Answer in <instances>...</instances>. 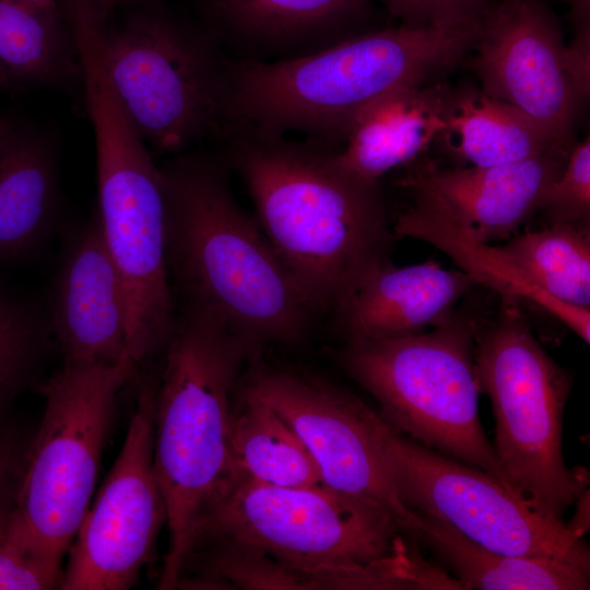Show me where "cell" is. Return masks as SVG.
Here are the masks:
<instances>
[{
	"instance_id": "obj_1",
	"label": "cell",
	"mask_w": 590,
	"mask_h": 590,
	"mask_svg": "<svg viewBox=\"0 0 590 590\" xmlns=\"http://www.w3.org/2000/svg\"><path fill=\"white\" fill-rule=\"evenodd\" d=\"M229 156L270 245L316 312L333 310L392 241L378 186L338 170L326 148L238 125Z\"/></svg>"
},
{
	"instance_id": "obj_2",
	"label": "cell",
	"mask_w": 590,
	"mask_h": 590,
	"mask_svg": "<svg viewBox=\"0 0 590 590\" xmlns=\"http://www.w3.org/2000/svg\"><path fill=\"white\" fill-rule=\"evenodd\" d=\"M161 169L166 264L184 306L219 318L251 362L270 345L303 340L316 311L234 198L223 166L190 155Z\"/></svg>"
},
{
	"instance_id": "obj_3",
	"label": "cell",
	"mask_w": 590,
	"mask_h": 590,
	"mask_svg": "<svg viewBox=\"0 0 590 590\" xmlns=\"http://www.w3.org/2000/svg\"><path fill=\"white\" fill-rule=\"evenodd\" d=\"M154 403V463L168 546L157 589H177L202 523L232 483L234 391L251 355L212 314L182 306L163 350Z\"/></svg>"
},
{
	"instance_id": "obj_4",
	"label": "cell",
	"mask_w": 590,
	"mask_h": 590,
	"mask_svg": "<svg viewBox=\"0 0 590 590\" xmlns=\"http://www.w3.org/2000/svg\"><path fill=\"white\" fill-rule=\"evenodd\" d=\"M479 24L480 17L452 26L401 25L275 62L233 63L232 120L272 133L343 140L379 98L457 66L473 47Z\"/></svg>"
},
{
	"instance_id": "obj_5",
	"label": "cell",
	"mask_w": 590,
	"mask_h": 590,
	"mask_svg": "<svg viewBox=\"0 0 590 590\" xmlns=\"http://www.w3.org/2000/svg\"><path fill=\"white\" fill-rule=\"evenodd\" d=\"M413 541L380 508L323 485L235 480L206 515L194 548L225 542L264 554L291 568L300 590H384L382 559Z\"/></svg>"
},
{
	"instance_id": "obj_6",
	"label": "cell",
	"mask_w": 590,
	"mask_h": 590,
	"mask_svg": "<svg viewBox=\"0 0 590 590\" xmlns=\"http://www.w3.org/2000/svg\"><path fill=\"white\" fill-rule=\"evenodd\" d=\"M475 331L471 318L453 314L415 335L350 339L342 363L375 398L378 414L394 430L486 472L521 498L504 474L480 420Z\"/></svg>"
},
{
	"instance_id": "obj_7",
	"label": "cell",
	"mask_w": 590,
	"mask_h": 590,
	"mask_svg": "<svg viewBox=\"0 0 590 590\" xmlns=\"http://www.w3.org/2000/svg\"><path fill=\"white\" fill-rule=\"evenodd\" d=\"M476 324L474 359L480 391L492 402L494 450L510 486L540 512L563 514L588 489L583 468L563 456V416L571 378L541 346L516 306Z\"/></svg>"
},
{
	"instance_id": "obj_8",
	"label": "cell",
	"mask_w": 590,
	"mask_h": 590,
	"mask_svg": "<svg viewBox=\"0 0 590 590\" xmlns=\"http://www.w3.org/2000/svg\"><path fill=\"white\" fill-rule=\"evenodd\" d=\"M87 111L97 214L123 286L127 351L141 367L165 349L177 316L165 256L163 174L116 97H97Z\"/></svg>"
},
{
	"instance_id": "obj_9",
	"label": "cell",
	"mask_w": 590,
	"mask_h": 590,
	"mask_svg": "<svg viewBox=\"0 0 590 590\" xmlns=\"http://www.w3.org/2000/svg\"><path fill=\"white\" fill-rule=\"evenodd\" d=\"M117 363H64L39 386L44 413L33 433L15 506L23 529L62 564L91 504L123 386L139 371Z\"/></svg>"
},
{
	"instance_id": "obj_10",
	"label": "cell",
	"mask_w": 590,
	"mask_h": 590,
	"mask_svg": "<svg viewBox=\"0 0 590 590\" xmlns=\"http://www.w3.org/2000/svg\"><path fill=\"white\" fill-rule=\"evenodd\" d=\"M110 84L142 139L178 152L202 138L225 139L233 63L170 22L138 19L102 35Z\"/></svg>"
},
{
	"instance_id": "obj_11",
	"label": "cell",
	"mask_w": 590,
	"mask_h": 590,
	"mask_svg": "<svg viewBox=\"0 0 590 590\" xmlns=\"http://www.w3.org/2000/svg\"><path fill=\"white\" fill-rule=\"evenodd\" d=\"M382 455L401 502L495 552L548 557L590 570L585 536L535 509L486 472L398 433L378 414Z\"/></svg>"
},
{
	"instance_id": "obj_12",
	"label": "cell",
	"mask_w": 590,
	"mask_h": 590,
	"mask_svg": "<svg viewBox=\"0 0 590 590\" xmlns=\"http://www.w3.org/2000/svg\"><path fill=\"white\" fill-rule=\"evenodd\" d=\"M122 447L68 550L62 590H127L152 560L166 505L154 463L157 376L138 374Z\"/></svg>"
},
{
	"instance_id": "obj_13",
	"label": "cell",
	"mask_w": 590,
	"mask_h": 590,
	"mask_svg": "<svg viewBox=\"0 0 590 590\" xmlns=\"http://www.w3.org/2000/svg\"><path fill=\"white\" fill-rule=\"evenodd\" d=\"M240 382L297 433L324 487L380 508L412 539L416 514L401 502L385 462L378 412L322 378L260 359L249 364Z\"/></svg>"
},
{
	"instance_id": "obj_14",
	"label": "cell",
	"mask_w": 590,
	"mask_h": 590,
	"mask_svg": "<svg viewBox=\"0 0 590 590\" xmlns=\"http://www.w3.org/2000/svg\"><path fill=\"white\" fill-rule=\"evenodd\" d=\"M472 48L483 92L570 144L578 99L564 68L558 24L540 0H495L480 17Z\"/></svg>"
},
{
	"instance_id": "obj_15",
	"label": "cell",
	"mask_w": 590,
	"mask_h": 590,
	"mask_svg": "<svg viewBox=\"0 0 590 590\" xmlns=\"http://www.w3.org/2000/svg\"><path fill=\"white\" fill-rule=\"evenodd\" d=\"M48 306L64 363L111 364L129 356L123 286L97 213L68 236Z\"/></svg>"
},
{
	"instance_id": "obj_16",
	"label": "cell",
	"mask_w": 590,
	"mask_h": 590,
	"mask_svg": "<svg viewBox=\"0 0 590 590\" xmlns=\"http://www.w3.org/2000/svg\"><path fill=\"white\" fill-rule=\"evenodd\" d=\"M570 145L518 162L441 170L424 164L400 185L438 199L465 234L477 241L506 238L534 212L566 166Z\"/></svg>"
},
{
	"instance_id": "obj_17",
	"label": "cell",
	"mask_w": 590,
	"mask_h": 590,
	"mask_svg": "<svg viewBox=\"0 0 590 590\" xmlns=\"http://www.w3.org/2000/svg\"><path fill=\"white\" fill-rule=\"evenodd\" d=\"M476 282L438 262L397 267L386 260L333 309L350 339H397L423 333L455 314Z\"/></svg>"
},
{
	"instance_id": "obj_18",
	"label": "cell",
	"mask_w": 590,
	"mask_h": 590,
	"mask_svg": "<svg viewBox=\"0 0 590 590\" xmlns=\"http://www.w3.org/2000/svg\"><path fill=\"white\" fill-rule=\"evenodd\" d=\"M449 90L410 85L379 98L357 117L342 150L326 149L331 164L356 181L378 186L384 174L413 161L439 137Z\"/></svg>"
},
{
	"instance_id": "obj_19",
	"label": "cell",
	"mask_w": 590,
	"mask_h": 590,
	"mask_svg": "<svg viewBox=\"0 0 590 590\" xmlns=\"http://www.w3.org/2000/svg\"><path fill=\"white\" fill-rule=\"evenodd\" d=\"M414 192L416 201L398 216L392 232L394 236L412 237L436 246L476 284L495 290L504 299H527L538 304L589 343L590 310L564 305L548 296L497 246L477 241L465 234L438 199L423 191Z\"/></svg>"
},
{
	"instance_id": "obj_20",
	"label": "cell",
	"mask_w": 590,
	"mask_h": 590,
	"mask_svg": "<svg viewBox=\"0 0 590 590\" xmlns=\"http://www.w3.org/2000/svg\"><path fill=\"white\" fill-rule=\"evenodd\" d=\"M415 512L412 539L429 547L464 590L589 589L588 569L555 558L495 552L440 519Z\"/></svg>"
},
{
	"instance_id": "obj_21",
	"label": "cell",
	"mask_w": 590,
	"mask_h": 590,
	"mask_svg": "<svg viewBox=\"0 0 590 590\" xmlns=\"http://www.w3.org/2000/svg\"><path fill=\"white\" fill-rule=\"evenodd\" d=\"M54 150L20 131L0 154V260L30 253L51 233L57 211Z\"/></svg>"
},
{
	"instance_id": "obj_22",
	"label": "cell",
	"mask_w": 590,
	"mask_h": 590,
	"mask_svg": "<svg viewBox=\"0 0 590 590\" xmlns=\"http://www.w3.org/2000/svg\"><path fill=\"white\" fill-rule=\"evenodd\" d=\"M209 1L216 17L240 42L281 52L303 48L315 52L335 44L339 32L369 8V0Z\"/></svg>"
},
{
	"instance_id": "obj_23",
	"label": "cell",
	"mask_w": 590,
	"mask_h": 590,
	"mask_svg": "<svg viewBox=\"0 0 590 590\" xmlns=\"http://www.w3.org/2000/svg\"><path fill=\"white\" fill-rule=\"evenodd\" d=\"M437 140L455 157L477 167L518 162L554 145H570L553 140L515 106L475 88L449 90Z\"/></svg>"
},
{
	"instance_id": "obj_24",
	"label": "cell",
	"mask_w": 590,
	"mask_h": 590,
	"mask_svg": "<svg viewBox=\"0 0 590 590\" xmlns=\"http://www.w3.org/2000/svg\"><path fill=\"white\" fill-rule=\"evenodd\" d=\"M239 391L229 430L232 482L248 480L283 487L322 485L310 452L291 425L250 389L241 385Z\"/></svg>"
},
{
	"instance_id": "obj_25",
	"label": "cell",
	"mask_w": 590,
	"mask_h": 590,
	"mask_svg": "<svg viewBox=\"0 0 590 590\" xmlns=\"http://www.w3.org/2000/svg\"><path fill=\"white\" fill-rule=\"evenodd\" d=\"M81 74L73 39L61 33L50 7L0 0V84L28 86Z\"/></svg>"
},
{
	"instance_id": "obj_26",
	"label": "cell",
	"mask_w": 590,
	"mask_h": 590,
	"mask_svg": "<svg viewBox=\"0 0 590 590\" xmlns=\"http://www.w3.org/2000/svg\"><path fill=\"white\" fill-rule=\"evenodd\" d=\"M576 223L519 235L497 247L528 279L555 300L590 310V239Z\"/></svg>"
},
{
	"instance_id": "obj_27",
	"label": "cell",
	"mask_w": 590,
	"mask_h": 590,
	"mask_svg": "<svg viewBox=\"0 0 590 590\" xmlns=\"http://www.w3.org/2000/svg\"><path fill=\"white\" fill-rule=\"evenodd\" d=\"M50 338L47 316L0 290V410L37 382Z\"/></svg>"
},
{
	"instance_id": "obj_28",
	"label": "cell",
	"mask_w": 590,
	"mask_h": 590,
	"mask_svg": "<svg viewBox=\"0 0 590 590\" xmlns=\"http://www.w3.org/2000/svg\"><path fill=\"white\" fill-rule=\"evenodd\" d=\"M62 570L19 523L15 509L0 520V590L59 589Z\"/></svg>"
},
{
	"instance_id": "obj_29",
	"label": "cell",
	"mask_w": 590,
	"mask_h": 590,
	"mask_svg": "<svg viewBox=\"0 0 590 590\" xmlns=\"http://www.w3.org/2000/svg\"><path fill=\"white\" fill-rule=\"evenodd\" d=\"M551 223L585 222L590 212L589 137L571 148L566 166L553 184L542 208Z\"/></svg>"
},
{
	"instance_id": "obj_30",
	"label": "cell",
	"mask_w": 590,
	"mask_h": 590,
	"mask_svg": "<svg viewBox=\"0 0 590 590\" xmlns=\"http://www.w3.org/2000/svg\"><path fill=\"white\" fill-rule=\"evenodd\" d=\"M33 433L11 408L0 410V520L15 509Z\"/></svg>"
},
{
	"instance_id": "obj_31",
	"label": "cell",
	"mask_w": 590,
	"mask_h": 590,
	"mask_svg": "<svg viewBox=\"0 0 590 590\" xmlns=\"http://www.w3.org/2000/svg\"><path fill=\"white\" fill-rule=\"evenodd\" d=\"M408 26H452L477 20L495 0H381Z\"/></svg>"
},
{
	"instance_id": "obj_32",
	"label": "cell",
	"mask_w": 590,
	"mask_h": 590,
	"mask_svg": "<svg viewBox=\"0 0 590 590\" xmlns=\"http://www.w3.org/2000/svg\"><path fill=\"white\" fill-rule=\"evenodd\" d=\"M563 63L578 102L587 98L590 86V24L576 27V36L563 49Z\"/></svg>"
},
{
	"instance_id": "obj_33",
	"label": "cell",
	"mask_w": 590,
	"mask_h": 590,
	"mask_svg": "<svg viewBox=\"0 0 590 590\" xmlns=\"http://www.w3.org/2000/svg\"><path fill=\"white\" fill-rule=\"evenodd\" d=\"M568 3L576 27L590 24V0H568Z\"/></svg>"
},
{
	"instance_id": "obj_34",
	"label": "cell",
	"mask_w": 590,
	"mask_h": 590,
	"mask_svg": "<svg viewBox=\"0 0 590 590\" xmlns=\"http://www.w3.org/2000/svg\"><path fill=\"white\" fill-rule=\"evenodd\" d=\"M20 131L13 122L0 118V154Z\"/></svg>"
},
{
	"instance_id": "obj_35",
	"label": "cell",
	"mask_w": 590,
	"mask_h": 590,
	"mask_svg": "<svg viewBox=\"0 0 590 590\" xmlns=\"http://www.w3.org/2000/svg\"><path fill=\"white\" fill-rule=\"evenodd\" d=\"M35 5H38V7H51V1L52 0H26Z\"/></svg>"
},
{
	"instance_id": "obj_36",
	"label": "cell",
	"mask_w": 590,
	"mask_h": 590,
	"mask_svg": "<svg viewBox=\"0 0 590 590\" xmlns=\"http://www.w3.org/2000/svg\"><path fill=\"white\" fill-rule=\"evenodd\" d=\"M97 1H102V2H115V1H119V0H97Z\"/></svg>"
},
{
	"instance_id": "obj_37",
	"label": "cell",
	"mask_w": 590,
	"mask_h": 590,
	"mask_svg": "<svg viewBox=\"0 0 590 590\" xmlns=\"http://www.w3.org/2000/svg\"><path fill=\"white\" fill-rule=\"evenodd\" d=\"M0 87H2V85L0 84Z\"/></svg>"
}]
</instances>
